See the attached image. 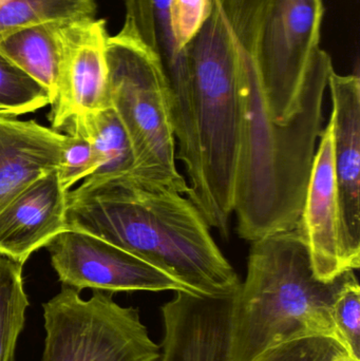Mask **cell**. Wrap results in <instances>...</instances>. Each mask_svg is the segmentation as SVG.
<instances>
[{
    "label": "cell",
    "mask_w": 360,
    "mask_h": 361,
    "mask_svg": "<svg viewBox=\"0 0 360 361\" xmlns=\"http://www.w3.org/2000/svg\"><path fill=\"white\" fill-rule=\"evenodd\" d=\"M234 296L175 293L162 307L163 339L156 361H228Z\"/></svg>",
    "instance_id": "30bf717a"
},
{
    "label": "cell",
    "mask_w": 360,
    "mask_h": 361,
    "mask_svg": "<svg viewBox=\"0 0 360 361\" xmlns=\"http://www.w3.org/2000/svg\"><path fill=\"white\" fill-rule=\"evenodd\" d=\"M23 267L0 255V361H14L17 341L25 324L29 299Z\"/></svg>",
    "instance_id": "ac0fdd59"
},
{
    "label": "cell",
    "mask_w": 360,
    "mask_h": 361,
    "mask_svg": "<svg viewBox=\"0 0 360 361\" xmlns=\"http://www.w3.org/2000/svg\"><path fill=\"white\" fill-rule=\"evenodd\" d=\"M352 271L319 280L297 227L252 242L247 277L232 301L228 361H255L272 348L308 337L338 343L333 307Z\"/></svg>",
    "instance_id": "3957f363"
},
{
    "label": "cell",
    "mask_w": 360,
    "mask_h": 361,
    "mask_svg": "<svg viewBox=\"0 0 360 361\" xmlns=\"http://www.w3.org/2000/svg\"><path fill=\"white\" fill-rule=\"evenodd\" d=\"M42 307V361H156L160 356L139 310L122 307L103 290L85 300L78 290L63 286Z\"/></svg>",
    "instance_id": "5b68a950"
},
{
    "label": "cell",
    "mask_w": 360,
    "mask_h": 361,
    "mask_svg": "<svg viewBox=\"0 0 360 361\" xmlns=\"http://www.w3.org/2000/svg\"><path fill=\"white\" fill-rule=\"evenodd\" d=\"M67 229L110 242L169 274L188 292L234 296L241 281L211 226L183 193L135 176L87 177L67 192Z\"/></svg>",
    "instance_id": "6da1fadb"
},
{
    "label": "cell",
    "mask_w": 360,
    "mask_h": 361,
    "mask_svg": "<svg viewBox=\"0 0 360 361\" xmlns=\"http://www.w3.org/2000/svg\"><path fill=\"white\" fill-rule=\"evenodd\" d=\"M63 286L108 293L188 292L144 259L84 231L66 229L46 246Z\"/></svg>",
    "instance_id": "52a82bcc"
},
{
    "label": "cell",
    "mask_w": 360,
    "mask_h": 361,
    "mask_svg": "<svg viewBox=\"0 0 360 361\" xmlns=\"http://www.w3.org/2000/svg\"><path fill=\"white\" fill-rule=\"evenodd\" d=\"M333 361H356L353 360L348 353L346 352H342V353L338 354L335 358H334Z\"/></svg>",
    "instance_id": "cb8c5ba5"
},
{
    "label": "cell",
    "mask_w": 360,
    "mask_h": 361,
    "mask_svg": "<svg viewBox=\"0 0 360 361\" xmlns=\"http://www.w3.org/2000/svg\"><path fill=\"white\" fill-rule=\"evenodd\" d=\"M332 71L331 56L319 49L306 71L299 108L283 123L271 116L259 71L245 76L234 204L242 239L252 243L297 227L323 130V99Z\"/></svg>",
    "instance_id": "7a4b0ae2"
},
{
    "label": "cell",
    "mask_w": 360,
    "mask_h": 361,
    "mask_svg": "<svg viewBox=\"0 0 360 361\" xmlns=\"http://www.w3.org/2000/svg\"><path fill=\"white\" fill-rule=\"evenodd\" d=\"M111 107L122 121L135 157L130 175L187 193L175 164L168 80L159 55L125 21L106 44Z\"/></svg>",
    "instance_id": "277c9868"
},
{
    "label": "cell",
    "mask_w": 360,
    "mask_h": 361,
    "mask_svg": "<svg viewBox=\"0 0 360 361\" xmlns=\"http://www.w3.org/2000/svg\"><path fill=\"white\" fill-rule=\"evenodd\" d=\"M342 352L346 351L335 339L308 337L272 348L255 361H333Z\"/></svg>",
    "instance_id": "7402d4cb"
},
{
    "label": "cell",
    "mask_w": 360,
    "mask_h": 361,
    "mask_svg": "<svg viewBox=\"0 0 360 361\" xmlns=\"http://www.w3.org/2000/svg\"><path fill=\"white\" fill-rule=\"evenodd\" d=\"M125 21L142 42L162 61L170 91L183 88L188 82L185 50L178 48L171 29V0H124Z\"/></svg>",
    "instance_id": "9a60e30c"
},
{
    "label": "cell",
    "mask_w": 360,
    "mask_h": 361,
    "mask_svg": "<svg viewBox=\"0 0 360 361\" xmlns=\"http://www.w3.org/2000/svg\"><path fill=\"white\" fill-rule=\"evenodd\" d=\"M333 322L338 343L353 360L360 361V286L354 271L334 303Z\"/></svg>",
    "instance_id": "ffe728a7"
},
{
    "label": "cell",
    "mask_w": 360,
    "mask_h": 361,
    "mask_svg": "<svg viewBox=\"0 0 360 361\" xmlns=\"http://www.w3.org/2000/svg\"><path fill=\"white\" fill-rule=\"evenodd\" d=\"M6 1H8V0H0V6H1V4H4Z\"/></svg>",
    "instance_id": "d4e9b609"
},
{
    "label": "cell",
    "mask_w": 360,
    "mask_h": 361,
    "mask_svg": "<svg viewBox=\"0 0 360 361\" xmlns=\"http://www.w3.org/2000/svg\"><path fill=\"white\" fill-rule=\"evenodd\" d=\"M49 105L48 90L0 53V116L18 118Z\"/></svg>",
    "instance_id": "d6986e66"
},
{
    "label": "cell",
    "mask_w": 360,
    "mask_h": 361,
    "mask_svg": "<svg viewBox=\"0 0 360 361\" xmlns=\"http://www.w3.org/2000/svg\"><path fill=\"white\" fill-rule=\"evenodd\" d=\"M297 229L304 238L313 271L319 280L334 281L348 271L342 258V216L330 122L321 133L315 154Z\"/></svg>",
    "instance_id": "8fae6325"
},
{
    "label": "cell",
    "mask_w": 360,
    "mask_h": 361,
    "mask_svg": "<svg viewBox=\"0 0 360 361\" xmlns=\"http://www.w3.org/2000/svg\"><path fill=\"white\" fill-rule=\"evenodd\" d=\"M330 124L342 216V258L347 271L360 267V80L332 71Z\"/></svg>",
    "instance_id": "9c48e42d"
},
{
    "label": "cell",
    "mask_w": 360,
    "mask_h": 361,
    "mask_svg": "<svg viewBox=\"0 0 360 361\" xmlns=\"http://www.w3.org/2000/svg\"><path fill=\"white\" fill-rule=\"evenodd\" d=\"M105 19L63 23V57L56 94L50 104L51 128L63 130L77 116L111 107Z\"/></svg>",
    "instance_id": "ba28073f"
},
{
    "label": "cell",
    "mask_w": 360,
    "mask_h": 361,
    "mask_svg": "<svg viewBox=\"0 0 360 361\" xmlns=\"http://www.w3.org/2000/svg\"><path fill=\"white\" fill-rule=\"evenodd\" d=\"M63 23H40L0 34V53L48 90L50 104L61 72Z\"/></svg>",
    "instance_id": "5bb4252c"
},
{
    "label": "cell",
    "mask_w": 360,
    "mask_h": 361,
    "mask_svg": "<svg viewBox=\"0 0 360 361\" xmlns=\"http://www.w3.org/2000/svg\"><path fill=\"white\" fill-rule=\"evenodd\" d=\"M323 14V0H270L259 72L266 105L277 122H287L299 108L306 71L321 49Z\"/></svg>",
    "instance_id": "8992f818"
},
{
    "label": "cell",
    "mask_w": 360,
    "mask_h": 361,
    "mask_svg": "<svg viewBox=\"0 0 360 361\" xmlns=\"http://www.w3.org/2000/svg\"><path fill=\"white\" fill-rule=\"evenodd\" d=\"M63 150L58 173L61 186L70 190L74 184L93 175L97 169V159L88 137L75 130L63 133Z\"/></svg>",
    "instance_id": "44dd1931"
},
{
    "label": "cell",
    "mask_w": 360,
    "mask_h": 361,
    "mask_svg": "<svg viewBox=\"0 0 360 361\" xmlns=\"http://www.w3.org/2000/svg\"><path fill=\"white\" fill-rule=\"evenodd\" d=\"M95 0H8L0 6V34L46 23L94 19Z\"/></svg>",
    "instance_id": "e0dca14e"
},
{
    "label": "cell",
    "mask_w": 360,
    "mask_h": 361,
    "mask_svg": "<svg viewBox=\"0 0 360 361\" xmlns=\"http://www.w3.org/2000/svg\"><path fill=\"white\" fill-rule=\"evenodd\" d=\"M65 135L36 121L0 116V210L27 185L58 169Z\"/></svg>",
    "instance_id": "4fadbf2b"
},
{
    "label": "cell",
    "mask_w": 360,
    "mask_h": 361,
    "mask_svg": "<svg viewBox=\"0 0 360 361\" xmlns=\"http://www.w3.org/2000/svg\"><path fill=\"white\" fill-rule=\"evenodd\" d=\"M213 0H171V29L178 48L185 50L211 16Z\"/></svg>",
    "instance_id": "603a6c76"
},
{
    "label": "cell",
    "mask_w": 360,
    "mask_h": 361,
    "mask_svg": "<svg viewBox=\"0 0 360 361\" xmlns=\"http://www.w3.org/2000/svg\"><path fill=\"white\" fill-rule=\"evenodd\" d=\"M70 130L82 133L92 144L97 159V169L92 177H118L135 171L130 137L113 108L77 116L63 131Z\"/></svg>",
    "instance_id": "2e32d148"
},
{
    "label": "cell",
    "mask_w": 360,
    "mask_h": 361,
    "mask_svg": "<svg viewBox=\"0 0 360 361\" xmlns=\"http://www.w3.org/2000/svg\"><path fill=\"white\" fill-rule=\"evenodd\" d=\"M67 192L55 169L11 200L0 210V255L23 265L66 231Z\"/></svg>",
    "instance_id": "7c38bea8"
}]
</instances>
